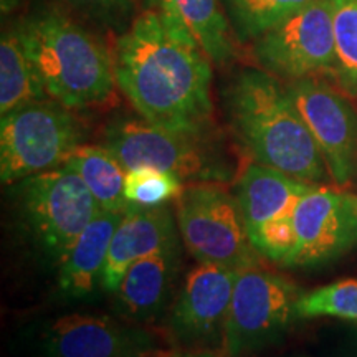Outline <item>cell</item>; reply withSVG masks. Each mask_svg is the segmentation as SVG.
<instances>
[{
  "label": "cell",
  "instance_id": "obj_8",
  "mask_svg": "<svg viewBox=\"0 0 357 357\" xmlns=\"http://www.w3.org/2000/svg\"><path fill=\"white\" fill-rule=\"evenodd\" d=\"M300 288L284 276L258 265L238 271L222 347L229 357H240L273 342L296 321Z\"/></svg>",
  "mask_w": 357,
  "mask_h": 357
},
{
  "label": "cell",
  "instance_id": "obj_3",
  "mask_svg": "<svg viewBox=\"0 0 357 357\" xmlns=\"http://www.w3.org/2000/svg\"><path fill=\"white\" fill-rule=\"evenodd\" d=\"M15 29L52 100L71 109H84L114 95L118 83L113 56L96 35L71 17L40 10Z\"/></svg>",
  "mask_w": 357,
  "mask_h": 357
},
{
  "label": "cell",
  "instance_id": "obj_7",
  "mask_svg": "<svg viewBox=\"0 0 357 357\" xmlns=\"http://www.w3.org/2000/svg\"><path fill=\"white\" fill-rule=\"evenodd\" d=\"M17 205L35 243L56 261L101 212L82 177L66 166L20 181Z\"/></svg>",
  "mask_w": 357,
  "mask_h": 357
},
{
  "label": "cell",
  "instance_id": "obj_10",
  "mask_svg": "<svg viewBox=\"0 0 357 357\" xmlns=\"http://www.w3.org/2000/svg\"><path fill=\"white\" fill-rule=\"evenodd\" d=\"M287 91L314 137L331 181L339 187L357 182V109L349 98L323 77L294 79Z\"/></svg>",
  "mask_w": 357,
  "mask_h": 357
},
{
  "label": "cell",
  "instance_id": "obj_6",
  "mask_svg": "<svg viewBox=\"0 0 357 357\" xmlns=\"http://www.w3.org/2000/svg\"><path fill=\"white\" fill-rule=\"evenodd\" d=\"M84 129L71 108L55 100L26 105L0 121V176L10 185L61 167L83 144Z\"/></svg>",
  "mask_w": 357,
  "mask_h": 357
},
{
  "label": "cell",
  "instance_id": "obj_17",
  "mask_svg": "<svg viewBox=\"0 0 357 357\" xmlns=\"http://www.w3.org/2000/svg\"><path fill=\"white\" fill-rule=\"evenodd\" d=\"M124 213L101 211L58 261V287L65 296L86 298L101 284L109 245Z\"/></svg>",
  "mask_w": 357,
  "mask_h": 357
},
{
  "label": "cell",
  "instance_id": "obj_26",
  "mask_svg": "<svg viewBox=\"0 0 357 357\" xmlns=\"http://www.w3.org/2000/svg\"><path fill=\"white\" fill-rule=\"evenodd\" d=\"M171 357H218L212 352H187V354H174Z\"/></svg>",
  "mask_w": 357,
  "mask_h": 357
},
{
  "label": "cell",
  "instance_id": "obj_4",
  "mask_svg": "<svg viewBox=\"0 0 357 357\" xmlns=\"http://www.w3.org/2000/svg\"><path fill=\"white\" fill-rule=\"evenodd\" d=\"M126 171L154 167L171 172L185 184L227 182L234 164L225 158L211 132H184L158 126L144 118H119L105 129V141Z\"/></svg>",
  "mask_w": 357,
  "mask_h": 357
},
{
  "label": "cell",
  "instance_id": "obj_27",
  "mask_svg": "<svg viewBox=\"0 0 357 357\" xmlns=\"http://www.w3.org/2000/svg\"><path fill=\"white\" fill-rule=\"evenodd\" d=\"M351 200H352V205H354V211H356V215H357V195H356V197H351Z\"/></svg>",
  "mask_w": 357,
  "mask_h": 357
},
{
  "label": "cell",
  "instance_id": "obj_1",
  "mask_svg": "<svg viewBox=\"0 0 357 357\" xmlns=\"http://www.w3.org/2000/svg\"><path fill=\"white\" fill-rule=\"evenodd\" d=\"M116 83L146 121L184 132H211L212 61L158 3L116 40Z\"/></svg>",
  "mask_w": 357,
  "mask_h": 357
},
{
  "label": "cell",
  "instance_id": "obj_18",
  "mask_svg": "<svg viewBox=\"0 0 357 357\" xmlns=\"http://www.w3.org/2000/svg\"><path fill=\"white\" fill-rule=\"evenodd\" d=\"M199 43L212 63L223 65L235 55L230 20L220 0H154Z\"/></svg>",
  "mask_w": 357,
  "mask_h": 357
},
{
  "label": "cell",
  "instance_id": "obj_13",
  "mask_svg": "<svg viewBox=\"0 0 357 357\" xmlns=\"http://www.w3.org/2000/svg\"><path fill=\"white\" fill-rule=\"evenodd\" d=\"M240 270L199 263L187 273L171 314V329L182 342H211L223 336Z\"/></svg>",
  "mask_w": 357,
  "mask_h": 357
},
{
  "label": "cell",
  "instance_id": "obj_15",
  "mask_svg": "<svg viewBox=\"0 0 357 357\" xmlns=\"http://www.w3.org/2000/svg\"><path fill=\"white\" fill-rule=\"evenodd\" d=\"M312 187L310 182L273 167L248 164L236 182L235 195L242 208L250 243L266 225L293 217L298 202Z\"/></svg>",
  "mask_w": 357,
  "mask_h": 357
},
{
  "label": "cell",
  "instance_id": "obj_22",
  "mask_svg": "<svg viewBox=\"0 0 357 357\" xmlns=\"http://www.w3.org/2000/svg\"><path fill=\"white\" fill-rule=\"evenodd\" d=\"M336 66L333 78L344 91L357 93V0H333Z\"/></svg>",
  "mask_w": 357,
  "mask_h": 357
},
{
  "label": "cell",
  "instance_id": "obj_5",
  "mask_svg": "<svg viewBox=\"0 0 357 357\" xmlns=\"http://www.w3.org/2000/svg\"><path fill=\"white\" fill-rule=\"evenodd\" d=\"M176 205L181 240L199 263L231 270L258 265L236 195L222 182L185 184Z\"/></svg>",
  "mask_w": 357,
  "mask_h": 357
},
{
  "label": "cell",
  "instance_id": "obj_21",
  "mask_svg": "<svg viewBox=\"0 0 357 357\" xmlns=\"http://www.w3.org/2000/svg\"><path fill=\"white\" fill-rule=\"evenodd\" d=\"M311 0H222L235 37L255 42Z\"/></svg>",
  "mask_w": 357,
  "mask_h": 357
},
{
  "label": "cell",
  "instance_id": "obj_28",
  "mask_svg": "<svg viewBox=\"0 0 357 357\" xmlns=\"http://www.w3.org/2000/svg\"><path fill=\"white\" fill-rule=\"evenodd\" d=\"M356 95H357V93H356Z\"/></svg>",
  "mask_w": 357,
  "mask_h": 357
},
{
  "label": "cell",
  "instance_id": "obj_24",
  "mask_svg": "<svg viewBox=\"0 0 357 357\" xmlns=\"http://www.w3.org/2000/svg\"><path fill=\"white\" fill-rule=\"evenodd\" d=\"M184 182L171 172L154 167H137L128 171L124 182V197L134 207L154 208L177 199Z\"/></svg>",
  "mask_w": 357,
  "mask_h": 357
},
{
  "label": "cell",
  "instance_id": "obj_12",
  "mask_svg": "<svg viewBox=\"0 0 357 357\" xmlns=\"http://www.w3.org/2000/svg\"><path fill=\"white\" fill-rule=\"evenodd\" d=\"M296 248L284 266H318L357 245V215L351 195L312 187L294 211Z\"/></svg>",
  "mask_w": 357,
  "mask_h": 357
},
{
  "label": "cell",
  "instance_id": "obj_23",
  "mask_svg": "<svg viewBox=\"0 0 357 357\" xmlns=\"http://www.w3.org/2000/svg\"><path fill=\"white\" fill-rule=\"evenodd\" d=\"M333 316L357 323V280H341L301 294L296 301V319Z\"/></svg>",
  "mask_w": 357,
  "mask_h": 357
},
{
  "label": "cell",
  "instance_id": "obj_14",
  "mask_svg": "<svg viewBox=\"0 0 357 357\" xmlns=\"http://www.w3.org/2000/svg\"><path fill=\"white\" fill-rule=\"evenodd\" d=\"M178 227L166 205L154 208L129 205L111 240L101 287L114 293L132 263L178 245Z\"/></svg>",
  "mask_w": 357,
  "mask_h": 357
},
{
  "label": "cell",
  "instance_id": "obj_9",
  "mask_svg": "<svg viewBox=\"0 0 357 357\" xmlns=\"http://www.w3.org/2000/svg\"><path fill=\"white\" fill-rule=\"evenodd\" d=\"M253 58L276 78L333 77L336 42L333 0H311L253 42Z\"/></svg>",
  "mask_w": 357,
  "mask_h": 357
},
{
  "label": "cell",
  "instance_id": "obj_11",
  "mask_svg": "<svg viewBox=\"0 0 357 357\" xmlns=\"http://www.w3.org/2000/svg\"><path fill=\"white\" fill-rule=\"evenodd\" d=\"M40 357H169L149 331L109 316L66 314L47 326Z\"/></svg>",
  "mask_w": 357,
  "mask_h": 357
},
{
  "label": "cell",
  "instance_id": "obj_2",
  "mask_svg": "<svg viewBox=\"0 0 357 357\" xmlns=\"http://www.w3.org/2000/svg\"><path fill=\"white\" fill-rule=\"evenodd\" d=\"M223 108L236 144L253 162L310 184L331 178L311 131L273 75L238 71L223 89Z\"/></svg>",
  "mask_w": 357,
  "mask_h": 357
},
{
  "label": "cell",
  "instance_id": "obj_20",
  "mask_svg": "<svg viewBox=\"0 0 357 357\" xmlns=\"http://www.w3.org/2000/svg\"><path fill=\"white\" fill-rule=\"evenodd\" d=\"M48 100L37 66L26 53L17 29L7 30L0 42V114Z\"/></svg>",
  "mask_w": 357,
  "mask_h": 357
},
{
  "label": "cell",
  "instance_id": "obj_25",
  "mask_svg": "<svg viewBox=\"0 0 357 357\" xmlns=\"http://www.w3.org/2000/svg\"><path fill=\"white\" fill-rule=\"evenodd\" d=\"M71 10L82 12L83 15L98 22H118L129 15L136 6V0H61Z\"/></svg>",
  "mask_w": 357,
  "mask_h": 357
},
{
  "label": "cell",
  "instance_id": "obj_19",
  "mask_svg": "<svg viewBox=\"0 0 357 357\" xmlns=\"http://www.w3.org/2000/svg\"><path fill=\"white\" fill-rule=\"evenodd\" d=\"M63 166L75 171L86 184L101 211L126 213L129 204L124 197L128 171L105 144H82L68 155Z\"/></svg>",
  "mask_w": 357,
  "mask_h": 357
},
{
  "label": "cell",
  "instance_id": "obj_16",
  "mask_svg": "<svg viewBox=\"0 0 357 357\" xmlns=\"http://www.w3.org/2000/svg\"><path fill=\"white\" fill-rule=\"evenodd\" d=\"M178 268V245L132 263L114 291L116 310L134 321L154 318L172 291Z\"/></svg>",
  "mask_w": 357,
  "mask_h": 357
}]
</instances>
